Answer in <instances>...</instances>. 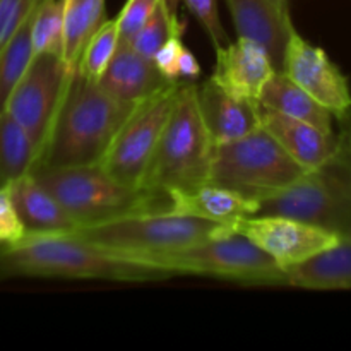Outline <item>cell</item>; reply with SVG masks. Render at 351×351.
<instances>
[{"instance_id": "14", "label": "cell", "mask_w": 351, "mask_h": 351, "mask_svg": "<svg viewBox=\"0 0 351 351\" xmlns=\"http://www.w3.org/2000/svg\"><path fill=\"white\" fill-rule=\"evenodd\" d=\"M199 110L215 146L232 143L261 129V103L237 98L211 79L197 86Z\"/></svg>"}, {"instance_id": "26", "label": "cell", "mask_w": 351, "mask_h": 351, "mask_svg": "<svg viewBox=\"0 0 351 351\" xmlns=\"http://www.w3.org/2000/svg\"><path fill=\"white\" fill-rule=\"evenodd\" d=\"M120 47L119 21L108 19L96 29L91 40L86 45L77 64V72L84 77L99 81L103 72L115 57Z\"/></svg>"}, {"instance_id": "24", "label": "cell", "mask_w": 351, "mask_h": 351, "mask_svg": "<svg viewBox=\"0 0 351 351\" xmlns=\"http://www.w3.org/2000/svg\"><path fill=\"white\" fill-rule=\"evenodd\" d=\"M31 17L19 27L12 40L0 50V112H5L10 95L26 74L34 57L33 40H31Z\"/></svg>"}, {"instance_id": "21", "label": "cell", "mask_w": 351, "mask_h": 351, "mask_svg": "<svg viewBox=\"0 0 351 351\" xmlns=\"http://www.w3.org/2000/svg\"><path fill=\"white\" fill-rule=\"evenodd\" d=\"M259 103L271 110L302 120L317 127L326 134H332V113L324 105L295 84L285 72H276L264 88Z\"/></svg>"}, {"instance_id": "27", "label": "cell", "mask_w": 351, "mask_h": 351, "mask_svg": "<svg viewBox=\"0 0 351 351\" xmlns=\"http://www.w3.org/2000/svg\"><path fill=\"white\" fill-rule=\"evenodd\" d=\"M184 33V23H180L177 17V12H171L168 5L163 2L156 9L146 26L139 31L130 47L136 51H139L144 57L154 60V55L158 53L161 47L170 40L173 34Z\"/></svg>"}, {"instance_id": "34", "label": "cell", "mask_w": 351, "mask_h": 351, "mask_svg": "<svg viewBox=\"0 0 351 351\" xmlns=\"http://www.w3.org/2000/svg\"><path fill=\"white\" fill-rule=\"evenodd\" d=\"M178 2H180V0H165V3H167L168 9H170L171 12H177Z\"/></svg>"}, {"instance_id": "4", "label": "cell", "mask_w": 351, "mask_h": 351, "mask_svg": "<svg viewBox=\"0 0 351 351\" xmlns=\"http://www.w3.org/2000/svg\"><path fill=\"white\" fill-rule=\"evenodd\" d=\"M31 173L81 226L147 211H168V197L117 180L101 165L38 168Z\"/></svg>"}, {"instance_id": "19", "label": "cell", "mask_w": 351, "mask_h": 351, "mask_svg": "<svg viewBox=\"0 0 351 351\" xmlns=\"http://www.w3.org/2000/svg\"><path fill=\"white\" fill-rule=\"evenodd\" d=\"M14 206L27 233H72L79 223L33 173L9 182Z\"/></svg>"}, {"instance_id": "11", "label": "cell", "mask_w": 351, "mask_h": 351, "mask_svg": "<svg viewBox=\"0 0 351 351\" xmlns=\"http://www.w3.org/2000/svg\"><path fill=\"white\" fill-rule=\"evenodd\" d=\"M235 232L252 240L285 271L338 245L343 239L331 230L287 216H249L237 223Z\"/></svg>"}, {"instance_id": "23", "label": "cell", "mask_w": 351, "mask_h": 351, "mask_svg": "<svg viewBox=\"0 0 351 351\" xmlns=\"http://www.w3.org/2000/svg\"><path fill=\"white\" fill-rule=\"evenodd\" d=\"M38 149L26 130L7 112H0V187L33 171Z\"/></svg>"}, {"instance_id": "18", "label": "cell", "mask_w": 351, "mask_h": 351, "mask_svg": "<svg viewBox=\"0 0 351 351\" xmlns=\"http://www.w3.org/2000/svg\"><path fill=\"white\" fill-rule=\"evenodd\" d=\"M98 82L113 98L130 105H137L173 84L161 74L154 60L141 55L130 45H120Z\"/></svg>"}, {"instance_id": "15", "label": "cell", "mask_w": 351, "mask_h": 351, "mask_svg": "<svg viewBox=\"0 0 351 351\" xmlns=\"http://www.w3.org/2000/svg\"><path fill=\"white\" fill-rule=\"evenodd\" d=\"M261 125L266 129L295 161L307 170H315L331 161L341 149L332 134L261 105Z\"/></svg>"}, {"instance_id": "1", "label": "cell", "mask_w": 351, "mask_h": 351, "mask_svg": "<svg viewBox=\"0 0 351 351\" xmlns=\"http://www.w3.org/2000/svg\"><path fill=\"white\" fill-rule=\"evenodd\" d=\"M168 271L103 249L74 233H27L0 247V278L99 280L120 283L167 280Z\"/></svg>"}, {"instance_id": "6", "label": "cell", "mask_w": 351, "mask_h": 351, "mask_svg": "<svg viewBox=\"0 0 351 351\" xmlns=\"http://www.w3.org/2000/svg\"><path fill=\"white\" fill-rule=\"evenodd\" d=\"M257 201L256 216H287L346 237L351 228V160L341 146L331 161Z\"/></svg>"}, {"instance_id": "2", "label": "cell", "mask_w": 351, "mask_h": 351, "mask_svg": "<svg viewBox=\"0 0 351 351\" xmlns=\"http://www.w3.org/2000/svg\"><path fill=\"white\" fill-rule=\"evenodd\" d=\"M136 106L75 69L33 170L99 165Z\"/></svg>"}, {"instance_id": "33", "label": "cell", "mask_w": 351, "mask_h": 351, "mask_svg": "<svg viewBox=\"0 0 351 351\" xmlns=\"http://www.w3.org/2000/svg\"><path fill=\"white\" fill-rule=\"evenodd\" d=\"M199 75H201V64L195 58V55L189 48L184 47L180 53V60H178V77L191 81V79H197Z\"/></svg>"}, {"instance_id": "36", "label": "cell", "mask_w": 351, "mask_h": 351, "mask_svg": "<svg viewBox=\"0 0 351 351\" xmlns=\"http://www.w3.org/2000/svg\"><path fill=\"white\" fill-rule=\"evenodd\" d=\"M346 239H350V240H351V228H350V232L346 233Z\"/></svg>"}, {"instance_id": "30", "label": "cell", "mask_w": 351, "mask_h": 351, "mask_svg": "<svg viewBox=\"0 0 351 351\" xmlns=\"http://www.w3.org/2000/svg\"><path fill=\"white\" fill-rule=\"evenodd\" d=\"M40 0H0V50L26 23Z\"/></svg>"}, {"instance_id": "5", "label": "cell", "mask_w": 351, "mask_h": 351, "mask_svg": "<svg viewBox=\"0 0 351 351\" xmlns=\"http://www.w3.org/2000/svg\"><path fill=\"white\" fill-rule=\"evenodd\" d=\"M232 226L171 211H147L81 226L74 235L132 261L233 233Z\"/></svg>"}, {"instance_id": "28", "label": "cell", "mask_w": 351, "mask_h": 351, "mask_svg": "<svg viewBox=\"0 0 351 351\" xmlns=\"http://www.w3.org/2000/svg\"><path fill=\"white\" fill-rule=\"evenodd\" d=\"M163 0H127L117 16L120 29V45H130L139 31L146 26Z\"/></svg>"}, {"instance_id": "17", "label": "cell", "mask_w": 351, "mask_h": 351, "mask_svg": "<svg viewBox=\"0 0 351 351\" xmlns=\"http://www.w3.org/2000/svg\"><path fill=\"white\" fill-rule=\"evenodd\" d=\"M257 209V199L211 182L194 191H173L168 194V211L221 223L233 230L243 218L256 216Z\"/></svg>"}, {"instance_id": "3", "label": "cell", "mask_w": 351, "mask_h": 351, "mask_svg": "<svg viewBox=\"0 0 351 351\" xmlns=\"http://www.w3.org/2000/svg\"><path fill=\"white\" fill-rule=\"evenodd\" d=\"M215 143L199 110L197 86L182 82L170 120L151 160L143 187L167 195L208 184Z\"/></svg>"}, {"instance_id": "31", "label": "cell", "mask_w": 351, "mask_h": 351, "mask_svg": "<svg viewBox=\"0 0 351 351\" xmlns=\"http://www.w3.org/2000/svg\"><path fill=\"white\" fill-rule=\"evenodd\" d=\"M26 235L23 221L14 206L9 184L0 187V247L10 245Z\"/></svg>"}, {"instance_id": "22", "label": "cell", "mask_w": 351, "mask_h": 351, "mask_svg": "<svg viewBox=\"0 0 351 351\" xmlns=\"http://www.w3.org/2000/svg\"><path fill=\"white\" fill-rule=\"evenodd\" d=\"M105 23V0H64V53L71 69H77L86 45Z\"/></svg>"}, {"instance_id": "32", "label": "cell", "mask_w": 351, "mask_h": 351, "mask_svg": "<svg viewBox=\"0 0 351 351\" xmlns=\"http://www.w3.org/2000/svg\"><path fill=\"white\" fill-rule=\"evenodd\" d=\"M182 50H184L182 34H173L154 55V64L170 82H178L180 79L178 77V60H180Z\"/></svg>"}, {"instance_id": "35", "label": "cell", "mask_w": 351, "mask_h": 351, "mask_svg": "<svg viewBox=\"0 0 351 351\" xmlns=\"http://www.w3.org/2000/svg\"><path fill=\"white\" fill-rule=\"evenodd\" d=\"M273 2L276 3V5H280V7H288L287 0H273Z\"/></svg>"}, {"instance_id": "29", "label": "cell", "mask_w": 351, "mask_h": 351, "mask_svg": "<svg viewBox=\"0 0 351 351\" xmlns=\"http://www.w3.org/2000/svg\"><path fill=\"white\" fill-rule=\"evenodd\" d=\"M191 10L192 16L199 21L204 31L208 33L209 40L216 47H225L230 43V38L223 27L221 19H219L218 3L216 0H182Z\"/></svg>"}, {"instance_id": "20", "label": "cell", "mask_w": 351, "mask_h": 351, "mask_svg": "<svg viewBox=\"0 0 351 351\" xmlns=\"http://www.w3.org/2000/svg\"><path fill=\"white\" fill-rule=\"evenodd\" d=\"M287 285L308 290H350L351 240L343 237L338 245L288 269Z\"/></svg>"}, {"instance_id": "8", "label": "cell", "mask_w": 351, "mask_h": 351, "mask_svg": "<svg viewBox=\"0 0 351 351\" xmlns=\"http://www.w3.org/2000/svg\"><path fill=\"white\" fill-rule=\"evenodd\" d=\"M308 171L266 129L215 146L209 182L261 199L288 187Z\"/></svg>"}, {"instance_id": "7", "label": "cell", "mask_w": 351, "mask_h": 351, "mask_svg": "<svg viewBox=\"0 0 351 351\" xmlns=\"http://www.w3.org/2000/svg\"><path fill=\"white\" fill-rule=\"evenodd\" d=\"M139 263L171 274H197L243 285H287V271L242 233L146 256Z\"/></svg>"}, {"instance_id": "16", "label": "cell", "mask_w": 351, "mask_h": 351, "mask_svg": "<svg viewBox=\"0 0 351 351\" xmlns=\"http://www.w3.org/2000/svg\"><path fill=\"white\" fill-rule=\"evenodd\" d=\"M239 36L259 41L274 62L278 72L283 71L285 48L291 29L288 7L273 0H226Z\"/></svg>"}, {"instance_id": "9", "label": "cell", "mask_w": 351, "mask_h": 351, "mask_svg": "<svg viewBox=\"0 0 351 351\" xmlns=\"http://www.w3.org/2000/svg\"><path fill=\"white\" fill-rule=\"evenodd\" d=\"M182 82H173L156 95L137 103L123 123L101 165L110 175L129 187H143L151 160L173 112Z\"/></svg>"}, {"instance_id": "13", "label": "cell", "mask_w": 351, "mask_h": 351, "mask_svg": "<svg viewBox=\"0 0 351 351\" xmlns=\"http://www.w3.org/2000/svg\"><path fill=\"white\" fill-rule=\"evenodd\" d=\"M276 72L269 51L259 41L239 36L225 47H216L211 81L237 98L259 101Z\"/></svg>"}, {"instance_id": "10", "label": "cell", "mask_w": 351, "mask_h": 351, "mask_svg": "<svg viewBox=\"0 0 351 351\" xmlns=\"http://www.w3.org/2000/svg\"><path fill=\"white\" fill-rule=\"evenodd\" d=\"M74 71L62 55H34L26 74L10 95L5 112L26 130L36 146L38 158Z\"/></svg>"}, {"instance_id": "12", "label": "cell", "mask_w": 351, "mask_h": 351, "mask_svg": "<svg viewBox=\"0 0 351 351\" xmlns=\"http://www.w3.org/2000/svg\"><path fill=\"white\" fill-rule=\"evenodd\" d=\"M295 84L314 96L339 120L348 119L351 91L346 75L329 58L326 50L308 43L291 26L285 48L283 71Z\"/></svg>"}, {"instance_id": "25", "label": "cell", "mask_w": 351, "mask_h": 351, "mask_svg": "<svg viewBox=\"0 0 351 351\" xmlns=\"http://www.w3.org/2000/svg\"><path fill=\"white\" fill-rule=\"evenodd\" d=\"M34 55L64 53V0H40L31 17Z\"/></svg>"}]
</instances>
